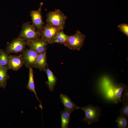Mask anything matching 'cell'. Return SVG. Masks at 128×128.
<instances>
[{
  "instance_id": "1",
  "label": "cell",
  "mask_w": 128,
  "mask_h": 128,
  "mask_svg": "<svg viewBox=\"0 0 128 128\" xmlns=\"http://www.w3.org/2000/svg\"><path fill=\"white\" fill-rule=\"evenodd\" d=\"M79 109L82 110L85 113V117L82 121L90 125L99 120L101 111L99 107L90 105L79 107Z\"/></svg>"
},
{
  "instance_id": "2",
  "label": "cell",
  "mask_w": 128,
  "mask_h": 128,
  "mask_svg": "<svg viewBox=\"0 0 128 128\" xmlns=\"http://www.w3.org/2000/svg\"><path fill=\"white\" fill-rule=\"evenodd\" d=\"M35 27L29 22L23 24L19 37L27 42L33 41L39 39L41 36V32L37 31Z\"/></svg>"
},
{
  "instance_id": "3",
  "label": "cell",
  "mask_w": 128,
  "mask_h": 128,
  "mask_svg": "<svg viewBox=\"0 0 128 128\" xmlns=\"http://www.w3.org/2000/svg\"><path fill=\"white\" fill-rule=\"evenodd\" d=\"M67 17L59 9L50 12L47 14L46 22L47 24L63 29Z\"/></svg>"
},
{
  "instance_id": "4",
  "label": "cell",
  "mask_w": 128,
  "mask_h": 128,
  "mask_svg": "<svg viewBox=\"0 0 128 128\" xmlns=\"http://www.w3.org/2000/svg\"><path fill=\"white\" fill-rule=\"evenodd\" d=\"M85 35L77 30L74 34L69 36L67 40L64 45L71 50H79L83 45Z\"/></svg>"
},
{
  "instance_id": "5",
  "label": "cell",
  "mask_w": 128,
  "mask_h": 128,
  "mask_svg": "<svg viewBox=\"0 0 128 128\" xmlns=\"http://www.w3.org/2000/svg\"><path fill=\"white\" fill-rule=\"evenodd\" d=\"M61 29H63L47 24L43 26L41 32V38L47 41L49 44Z\"/></svg>"
},
{
  "instance_id": "6",
  "label": "cell",
  "mask_w": 128,
  "mask_h": 128,
  "mask_svg": "<svg viewBox=\"0 0 128 128\" xmlns=\"http://www.w3.org/2000/svg\"><path fill=\"white\" fill-rule=\"evenodd\" d=\"M38 55L37 52L31 48L24 51L22 55L24 64L28 68H36V60Z\"/></svg>"
},
{
  "instance_id": "7",
  "label": "cell",
  "mask_w": 128,
  "mask_h": 128,
  "mask_svg": "<svg viewBox=\"0 0 128 128\" xmlns=\"http://www.w3.org/2000/svg\"><path fill=\"white\" fill-rule=\"evenodd\" d=\"M27 44L26 41L18 37L8 44L6 51L8 54L21 52L24 50Z\"/></svg>"
},
{
  "instance_id": "8",
  "label": "cell",
  "mask_w": 128,
  "mask_h": 128,
  "mask_svg": "<svg viewBox=\"0 0 128 128\" xmlns=\"http://www.w3.org/2000/svg\"><path fill=\"white\" fill-rule=\"evenodd\" d=\"M43 5L42 2L40 3L38 9L37 10L32 11L30 13L32 25L37 28V31L40 32L44 24L41 13V8Z\"/></svg>"
},
{
  "instance_id": "9",
  "label": "cell",
  "mask_w": 128,
  "mask_h": 128,
  "mask_svg": "<svg viewBox=\"0 0 128 128\" xmlns=\"http://www.w3.org/2000/svg\"><path fill=\"white\" fill-rule=\"evenodd\" d=\"M48 42L42 38L35 41L27 42L30 48L37 52L38 54L46 52L47 45Z\"/></svg>"
},
{
  "instance_id": "10",
  "label": "cell",
  "mask_w": 128,
  "mask_h": 128,
  "mask_svg": "<svg viewBox=\"0 0 128 128\" xmlns=\"http://www.w3.org/2000/svg\"><path fill=\"white\" fill-rule=\"evenodd\" d=\"M127 89V87L122 83L113 86V99L114 103L122 102V94L123 91Z\"/></svg>"
},
{
  "instance_id": "11",
  "label": "cell",
  "mask_w": 128,
  "mask_h": 128,
  "mask_svg": "<svg viewBox=\"0 0 128 128\" xmlns=\"http://www.w3.org/2000/svg\"><path fill=\"white\" fill-rule=\"evenodd\" d=\"M9 57V69L17 70L20 68L24 64L22 55H10Z\"/></svg>"
},
{
  "instance_id": "12",
  "label": "cell",
  "mask_w": 128,
  "mask_h": 128,
  "mask_svg": "<svg viewBox=\"0 0 128 128\" xmlns=\"http://www.w3.org/2000/svg\"><path fill=\"white\" fill-rule=\"evenodd\" d=\"M60 98L65 109L71 113L75 110L79 109V107L75 104L67 95L61 94L60 95Z\"/></svg>"
},
{
  "instance_id": "13",
  "label": "cell",
  "mask_w": 128,
  "mask_h": 128,
  "mask_svg": "<svg viewBox=\"0 0 128 128\" xmlns=\"http://www.w3.org/2000/svg\"><path fill=\"white\" fill-rule=\"evenodd\" d=\"M36 68L45 71L47 68L46 52L38 54L36 60Z\"/></svg>"
},
{
  "instance_id": "14",
  "label": "cell",
  "mask_w": 128,
  "mask_h": 128,
  "mask_svg": "<svg viewBox=\"0 0 128 128\" xmlns=\"http://www.w3.org/2000/svg\"><path fill=\"white\" fill-rule=\"evenodd\" d=\"M45 72L48 79V81L46 82L47 86L50 91H53L57 80V78L48 68L46 69Z\"/></svg>"
},
{
  "instance_id": "15",
  "label": "cell",
  "mask_w": 128,
  "mask_h": 128,
  "mask_svg": "<svg viewBox=\"0 0 128 128\" xmlns=\"http://www.w3.org/2000/svg\"><path fill=\"white\" fill-rule=\"evenodd\" d=\"M69 36L65 34L64 32L63 29L60 30L56 35L49 44H52L58 43L64 45L66 43Z\"/></svg>"
},
{
  "instance_id": "16",
  "label": "cell",
  "mask_w": 128,
  "mask_h": 128,
  "mask_svg": "<svg viewBox=\"0 0 128 128\" xmlns=\"http://www.w3.org/2000/svg\"><path fill=\"white\" fill-rule=\"evenodd\" d=\"M71 113L65 109L60 112L61 119V128H68L70 120V115Z\"/></svg>"
},
{
  "instance_id": "17",
  "label": "cell",
  "mask_w": 128,
  "mask_h": 128,
  "mask_svg": "<svg viewBox=\"0 0 128 128\" xmlns=\"http://www.w3.org/2000/svg\"><path fill=\"white\" fill-rule=\"evenodd\" d=\"M9 68L0 66V85L5 89L6 87L7 81L9 78L7 73Z\"/></svg>"
},
{
  "instance_id": "18",
  "label": "cell",
  "mask_w": 128,
  "mask_h": 128,
  "mask_svg": "<svg viewBox=\"0 0 128 128\" xmlns=\"http://www.w3.org/2000/svg\"><path fill=\"white\" fill-rule=\"evenodd\" d=\"M29 77L28 82L27 86V88L30 91L33 92L34 93L37 100L41 103L37 96L35 89L34 82L33 74L32 67L29 68Z\"/></svg>"
},
{
  "instance_id": "19",
  "label": "cell",
  "mask_w": 128,
  "mask_h": 128,
  "mask_svg": "<svg viewBox=\"0 0 128 128\" xmlns=\"http://www.w3.org/2000/svg\"><path fill=\"white\" fill-rule=\"evenodd\" d=\"M9 56L6 51L0 49V66L9 68Z\"/></svg>"
},
{
  "instance_id": "20",
  "label": "cell",
  "mask_w": 128,
  "mask_h": 128,
  "mask_svg": "<svg viewBox=\"0 0 128 128\" xmlns=\"http://www.w3.org/2000/svg\"><path fill=\"white\" fill-rule=\"evenodd\" d=\"M127 119L124 116L120 115L117 118L116 122L118 128H128V123Z\"/></svg>"
},
{
  "instance_id": "21",
  "label": "cell",
  "mask_w": 128,
  "mask_h": 128,
  "mask_svg": "<svg viewBox=\"0 0 128 128\" xmlns=\"http://www.w3.org/2000/svg\"><path fill=\"white\" fill-rule=\"evenodd\" d=\"M123 105L119 111L120 115L128 119V102L123 103Z\"/></svg>"
},
{
  "instance_id": "22",
  "label": "cell",
  "mask_w": 128,
  "mask_h": 128,
  "mask_svg": "<svg viewBox=\"0 0 128 128\" xmlns=\"http://www.w3.org/2000/svg\"><path fill=\"white\" fill-rule=\"evenodd\" d=\"M119 30L125 34L127 37L128 36V24L126 23H122L118 26Z\"/></svg>"
},
{
  "instance_id": "23",
  "label": "cell",
  "mask_w": 128,
  "mask_h": 128,
  "mask_svg": "<svg viewBox=\"0 0 128 128\" xmlns=\"http://www.w3.org/2000/svg\"><path fill=\"white\" fill-rule=\"evenodd\" d=\"M1 87V86H0V88Z\"/></svg>"
}]
</instances>
